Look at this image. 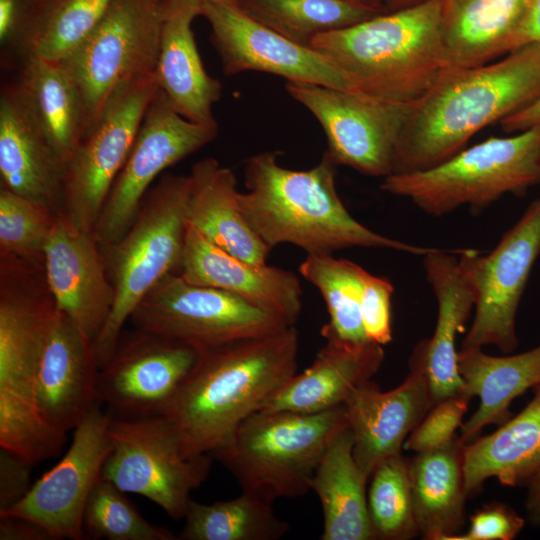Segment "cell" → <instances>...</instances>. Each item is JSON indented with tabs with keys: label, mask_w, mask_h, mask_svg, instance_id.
<instances>
[{
	"label": "cell",
	"mask_w": 540,
	"mask_h": 540,
	"mask_svg": "<svg viewBox=\"0 0 540 540\" xmlns=\"http://www.w3.org/2000/svg\"><path fill=\"white\" fill-rule=\"evenodd\" d=\"M538 96L540 42L525 44L498 61L446 69L409 108L397 139L392 174L417 172L444 162L480 130Z\"/></svg>",
	"instance_id": "obj_1"
},
{
	"label": "cell",
	"mask_w": 540,
	"mask_h": 540,
	"mask_svg": "<svg viewBox=\"0 0 540 540\" xmlns=\"http://www.w3.org/2000/svg\"><path fill=\"white\" fill-rule=\"evenodd\" d=\"M294 325L257 338L200 349L164 416L175 426L186 458L211 454L293 376Z\"/></svg>",
	"instance_id": "obj_2"
},
{
	"label": "cell",
	"mask_w": 540,
	"mask_h": 540,
	"mask_svg": "<svg viewBox=\"0 0 540 540\" xmlns=\"http://www.w3.org/2000/svg\"><path fill=\"white\" fill-rule=\"evenodd\" d=\"M336 165L327 151L308 170L282 167L276 152L247 159V192H240L239 203L247 223L269 248L287 243L307 254L386 248L421 256L436 249L383 236L357 221L337 193Z\"/></svg>",
	"instance_id": "obj_3"
},
{
	"label": "cell",
	"mask_w": 540,
	"mask_h": 540,
	"mask_svg": "<svg viewBox=\"0 0 540 540\" xmlns=\"http://www.w3.org/2000/svg\"><path fill=\"white\" fill-rule=\"evenodd\" d=\"M442 10L443 0H422L320 34L310 47L344 73L354 93L411 107L448 69L442 42Z\"/></svg>",
	"instance_id": "obj_4"
},
{
	"label": "cell",
	"mask_w": 540,
	"mask_h": 540,
	"mask_svg": "<svg viewBox=\"0 0 540 540\" xmlns=\"http://www.w3.org/2000/svg\"><path fill=\"white\" fill-rule=\"evenodd\" d=\"M348 426L344 405L316 413L259 410L210 455L243 491L296 498L310 491L329 445Z\"/></svg>",
	"instance_id": "obj_5"
},
{
	"label": "cell",
	"mask_w": 540,
	"mask_h": 540,
	"mask_svg": "<svg viewBox=\"0 0 540 540\" xmlns=\"http://www.w3.org/2000/svg\"><path fill=\"white\" fill-rule=\"evenodd\" d=\"M189 199V175L163 176L146 193L128 231L119 240L100 245L115 300L93 342L99 369L110 359L124 324L144 296L165 275L179 272Z\"/></svg>",
	"instance_id": "obj_6"
},
{
	"label": "cell",
	"mask_w": 540,
	"mask_h": 540,
	"mask_svg": "<svg viewBox=\"0 0 540 540\" xmlns=\"http://www.w3.org/2000/svg\"><path fill=\"white\" fill-rule=\"evenodd\" d=\"M540 183V126L491 137L431 168L384 178L380 188L432 216L461 206L481 209Z\"/></svg>",
	"instance_id": "obj_7"
},
{
	"label": "cell",
	"mask_w": 540,
	"mask_h": 540,
	"mask_svg": "<svg viewBox=\"0 0 540 540\" xmlns=\"http://www.w3.org/2000/svg\"><path fill=\"white\" fill-rule=\"evenodd\" d=\"M159 90L155 72L116 86L65 164L63 214L92 232Z\"/></svg>",
	"instance_id": "obj_8"
},
{
	"label": "cell",
	"mask_w": 540,
	"mask_h": 540,
	"mask_svg": "<svg viewBox=\"0 0 540 540\" xmlns=\"http://www.w3.org/2000/svg\"><path fill=\"white\" fill-rule=\"evenodd\" d=\"M112 449L102 477L125 493L144 496L174 520H183L191 493L206 480L213 457L186 458L175 426L164 415L112 416Z\"/></svg>",
	"instance_id": "obj_9"
},
{
	"label": "cell",
	"mask_w": 540,
	"mask_h": 540,
	"mask_svg": "<svg viewBox=\"0 0 540 540\" xmlns=\"http://www.w3.org/2000/svg\"><path fill=\"white\" fill-rule=\"evenodd\" d=\"M134 328L198 349L264 337L288 326L283 318L228 291L194 285L179 273L165 275L131 314Z\"/></svg>",
	"instance_id": "obj_10"
},
{
	"label": "cell",
	"mask_w": 540,
	"mask_h": 540,
	"mask_svg": "<svg viewBox=\"0 0 540 540\" xmlns=\"http://www.w3.org/2000/svg\"><path fill=\"white\" fill-rule=\"evenodd\" d=\"M539 253L540 197L488 254L458 251L462 275L475 297L473 322L461 350L494 345L509 353L517 347L516 313Z\"/></svg>",
	"instance_id": "obj_11"
},
{
	"label": "cell",
	"mask_w": 540,
	"mask_h": 540,
	"mask_svg": "<svg viewBox=\"0 0 540 540\" xmlns=\"http://www.w3.org/2000/svg\"><path fill=\"white\" fill-rule=\"evenodd\" d=\"M50 324L23 306L0 312V447L32 465L56 457L66 434L38 406V371Z\"/></svg>",
	"instance_id": "obj_12"
},
{
	"label": "cell",
	"mask_w": 540,
	"mask_h": 540,
	"mask_svg": "<svg viewBox=\"0 0 540 540\" xmlns=\"http://www.w3.org/2000/svg\"><path fill=\"white\" fill-rule=\"evenodd\" d=\"M165 4L113 0L89 38L61 62L80 90L89 125L116 86L155 72Z\"/></svg>",
	"instance_id": "obj_13"
},
{
	"label": "cell",
	"mask_w": 540,
	"mask_h": 540,
	"mask_svg": "<svg viewBox=\"0 0 540 540\" xmlns=\"http://www.w3.org/2000/svg\"><path fill=\"white\" fill-rule=\"evenodd\" d=\"M218 135V124L192 122L176 112L159 89L139 127L93 234L99 245L119 240L137 217L154 179Z\"/></svg>",
	"instance_id": "obj_14"
},
{
	"label": "cell",
	"mask_w": 540,
	"mask_h": 540,
	"mask_svg": "<svg viewBox=\"0 0 540 540\" xmlns=\"http://www.w3.org/2000/svg\"><path fill=\"white\" fill-rule=\"evenodd\" d=\"M199 353L193 345L157 333L123 330L99 369L98 401L114 417L163 415Z\"/></svg>",
	"instance_id": "obj_15"
},
{
	"label": "cell",
	"mask_w": 540,
	"mask_h": 540,
	"mask_svg": "<svg viewBox=\"0 0 540 540\" xmlns=\"http://www.w3.org/2000/svg\"><path fill=\"white\" fill-rule=\"evenodd\" d=\"M288 94L322 126L328 154L338 165L375 177L393 172L397 139L409 106L306 82L287 81Z\"/></svg>",
	"instance_id": "obj_16"
},
{
	"label": "cell",
	"mask_w": 540,
	"mask_h": 540,
	"mask_svg": "<svg viewBox=\"0 0 540 540\" xmlns=\"http://www.w3.org/2000/svg\"><path fill=\"white\" fill-rule=\"evenodd\" d=\"M200 15L210 24L226 76L260 71L354 93L344 73L326 56L260 23L236 0H201Z\"/></svg>",
	"instance_id": "obj_17"
},
{
	"label": "cell",
	"mask_w": 540,
	"mask_h": 540,
	"mask_svg": "<svg viewBox=\"0 0 540 540\" xmlns=\"http://www.w3.org/2000/svg\"><path fill=\"white\" fill-rule=\"evenodd\" d=\"M100 404L97 402L73 429L71 445L62 459L33 483L22 500L0 515L31 520L54 539H86L84 509L112 449V415Z\"/></svg>",
	"instance_id": "obj_18"
},
{
	"label": "cell",
	"mask_w": 540,
	"mask_h": 540,
	"mask_svg": "<svg viewBox=\"0 0 540 540\" xmlns=\"http://www.w3.org/2000/svg\"><path fill=\"white\" fill-rule=\"evenodd\" d=\"M344 407L354 436V458L370 477L381 462L401 454L405 440L432 407L420 343L399 386L381 391L368 380L351 392Z\"/></svg>",
	"instance_id": "obj_19"
},
{
	"label": "cell",
	"mask_w": 540,
	"mask_h": 540,
	"mask_svg": "<svg viewBox=\"0 0 540 540\" xmlns=\"http://www.w3.org/2000/svg\"><path fill=\"white\" fill-rule=\"evenodd\" d=\"M43 270L56 309L94 342L111 314L115 291L93 232L75 228L60 212L44 247Z\"/></svg>",
	"instance_id": "obj_20"
},
{
	"label": "cell",
	"mask_w": 540,
	"mask_h": 540,
	"mask_svg": "<svg viewBox=\"0 0 540 540\" xmlns=\"http://www.w3.org/2000/svg\"><path fill=\"white\" fill-rule=\"evenodd\" d=\"M98 373L93 340L56 309L38 371L43 418L62 433L74 429L99 402Z\"/></svg>",
	"instance_id": "obj_21"
},
{
	"label": "cell",
	"mask_w": 540,
	"mask_h": 540,
	"mask_svg": "<svg viewBox=\"0 0 540 540\" xmlns=\"http://www.w3.org/2000/svg\"><path fill=\"white\" fill-rule=\"evenodd\" d=\"M178 273L191 284L238 295L290 325L302 311L303 290L293 272L240 259L210 242L189 223Z\"/></svg>",
	"instance_id": "obj_22"
},
{
	"label": "cell",
	"mask_w": 540,
	"mask_h": 540,
	"mask_svg": "<svg viewBox=\"0 0 540 540\" xmlns=\"http://www.w3.org/2000/svg\"><path fill=\"white\" fill-rule=\"evenodd\" d=\"M64 165L34 121L14 83L0 96L2 187L63 212Z\"/></svg>",
	"instance_id": "obj_23"
},
{
	"label": "cell",
	"mask_w": 540,
	"mask_h": 540,
	"mask_svg": "<svg viewBox=\"0 0 540 540\" xmlns=\"http://www.w3.org/2000/svg\"><path fill=\"white\" fill-rule=\"evenodd\" d=\"M321 335L326 342L313 363L293 375L261 410L316 413L344 405L351 392L380 369L382 345L342 340L324 325Z\"/></svg>",
	"instance_id": "obj_24"
},
{
	"label": "cell",
	"mask_w": 540,
	"mask_h": 540,
	"mask_svg": "<svg viewBox=\"0 0 540 540\" xmlns=\"http://www.w3.org/2000/svg\"><path fill=\"white\" fill-rule=\"evenodd\" d=\"M200 12L201 0H166L155 74L176 112L192 122L214 124L212 109L222 85L207 73L197 49L192 23Z\"/></svg>",
	"instance_id": "obj_25"
},
{
	"label": "cell",
	"mask_w": 540,
	"mask_h": 540,
	"mask_svg": "<svg viewBox=\"0 0 540 540\" xmlns=\"http://www.w3.org/2000/svg\"><path fill=\"white\" fill-rule=\"evenodd\" d=\"M423 257L426 279L437 301L433 335L420 342L434 406L445 398L463 393L456 340L474 308L475 297L455 255L436 248Z\"/></svg>",
	"instance_id": "obj_26"
},
{
	"label": "cell",
	"mask_w": 540,
	"mask_h": 540,
	"mask_svg": "<svg viewBox=\"0 0 540 540\" xmlns=\"http://www.w3.org/2000/svg\"><path fill=\"white\" fill-rule=\"evenodd\" d=\"M534 0H443L442 42L448 68L491 62L514 49Z\"/></svg>",
	"instance_id": "obj_27"
},
{
	"label": "cell",
	"mask_w": 540,
	"mask_h": 540,
	"mask_svg": "<svg viewBox=\"0 0 540 540\" xmlns=\"http://www.w3.org/2000/svg\"><path fill=\"white\" fill-rule=\"evenodd\" d=\"M189 179L188 223L224 251L251 263H266L271 248L243 215L234 172L205 158L193 165Z\"/></svg>",
	"instance_id": "obj_28"
},
{
	"label": "cell",
	"mask_w": 540,
	"mask_h": 540,
	"mask_svg": "<svg viewBox=\"0 0 540 540\" xmlns=\"http://www.w3.org/2000/svg\"><path fill=\"white\" fill-rule=\"evenodd\" d=\"M516 416L493 433L472 440L463 448V474L467 497L495 477L506 486L527 484L540 470V384Z\"/></svg>",
	"instance_id": "obj_29"
},
{
	"label": "cell",
	"mask_w": 540,
	"mask_h": 540,
	"mask_svg": "<svg viewBox=\"0 0 540 540\" xmlns=\"http://www.w3.org/2000/svg\"><path fill=\"white\" fill-rule=\"evenodd\" d=\"M14 85L65 168L89 125L75 81L61 63L29 54Z\"/></svg>",
	"instance_id": "obj_30"
},
{
	"label": "cell",
	"mask_w": 540,
	"mask_h": 540,
	"mask_svg": "<svg viewBox=\"0 0 540 540\" xmlns=\"http://www.w3.org/2000/svg\"><path fill=\"white\" fill-rule=\"evenodd\" d=\"M459 372L463 393L478 396L476 412L461 426L460 440L467 444L487 425L503 424L511 415L512 401L540 384V345L510 356H491L482 349L460 350Z\"/></svg>",
	"instance_id": "obj_31"
},
{
	"label": "cell",
	"mask_w": 540,
	"mask_h": 540,
	"mask_svg": "<svg viewBox=\"0 0 540 540\" xmlns=\"http://www.w3.org/2000/svg\"><path fill=\"white\" fill-rule=\"evenodd\" d=\"M350 427L331 442L310 483L323 511L322 540L375 539L368 512L366 484L369 477L353 455Z\"/></svg>",
	"instance_id": "obj_32"
},
{
	"label": "cell",
	"mask_w": 540,
	"mask_h": 540,
	"mask_svg": "<svg viewBox=\"0 0 540 540\" xmlns=\"http://www.w3.org/2000/svg\"><path fill=\"white\" fill-rule=\"evenodd\" d=\"M464 445L456 437L408 460L414 517L424 539L449 540L464 525Z\"/></svg>",
	"instance_id": "obj_33"
},
{
	"label": "cell",
	"mask_w": 540,
	"mask_h": 540,
	"mask_svg": "<svg viewBox=\"0 0 540 540\" xmlns=\"http://www.w3.org/2000/svg\"><path fill=\"white\" fill-rule=\"evenodd\" d=\"M272 500L250 491L226 501L200 503L191 499L181 540H278L290 530L277 516Z\"/></svg>",
	"instance_id": "obj_34"
},
{
	"label": "cell",
	"mask_w": 540,
	"mask_h": 540,
	"mask_svg": "<svg viewBox=\"0 0 540 540\" xmlns=\"http://www.w3.org/2000/svg\"><path fill=\"white\" fill-rule=\"evenodd\" d=\"M260 23L310 47L318 35L368 20L381 9L355 0H236Z\"/></svg>",
	"instance_id": "obj_35"
},
{
	"label": "cell",
	"mask_w": 540,
	"mask_h": 540,
	"mask_svg": "<svg viewBox=\"0 0 540 540\" xmlns=\"http://www.w3.org/2000/svg\"><path fill=\"white\" fill-rule=\"evenodd\" d=\"M365 269L332 254H307L300 274L321 293L330 316L324 324L342 340L368 341L361 317L362 275Z\"/></svg>",
	"instance_id": "obj_36"
},
{
	"label": "cell",
	"mask_w": 540,
	"mask_h": 540,
	"mask_svg": "<svg viewBox=\"0 0 540 540\" xmlns=\"http://www.w3.org/2000/svg\"><path fill=\"white\" fill-rule=\"evenodd\" d=\"M113 0H47L38 15L26 55L61 63L89 38Z\"/></svg>",
	"instance_id": "obj_37"
},
{
	"label": "cell",
	"mask_w": 540,
	"mask_h": 540,
	"mask_svg": "<svg viewBox=\"0 0 540 540\" xmlns=\"http://www.w3.org/2000/svg\"><path fill=\"white\" fill-rule=\"evenodd\" d=\"M370 477L367 502L375 539L408 540L418 535L408 460L401 454L391 457Z\"/></svg>",
	"instance_id": "obj_38"
},
{
	"label": "cell",
	"mask_w": 540,
	"mask_h": 540,
	"mask_svg": "<svg viewBox=\"0 0 540 540\" xmlns=\"http://www.w3.org/2000/svg\"><path fill=\"white\" fill-rule=\"evenodd\" d=\"M83 530L85 536L94 539H177L168 528L148 522L126 497L125 492L102 476L87 500Z\"/></svg>",
	"instance_id": "obj_39"
},
{
	"label": "cell",
	"mask_w": 540,
	"mask_h": 540,
	"mask_svg": "<svg viewBox=\"0 0 540 540\" xmlns=\"http://www.w3.org/2000/svg\"><path fill=\"white\" fill-rule=\"evenodd\" d=\"M57 215L46 205L1 187V256L8 260L43 261L44 247Z\"/></svg>",
	"instance_id": "obj_40"
},
{
	"label": "cell",
	"mask_w": 540,
	"mask_h": 540,
	"mask_svg": "<svg viewBox=\"0 0 540 540\" xmlns=\"http://www.w3.org/2000/svg\"><path fill=\"white\" fill-rule=\"evenodd\" d=\"M471 398L464 393L439 401L431 407L404 442L403 448L416 453L439 449L451 443L462 426Z\"/></svg>",
	"instance_id": "obj_41"
},
{
	"label": "cell",
	"mask_w": 540,
	"mask_h": 540,
	"mask_svg": "<svg viewBox=\"0 0 540 540\" xmlns=\"http://www.w3.org/2000/svg\"><path fill=\"white\" fill-rule=\"evenodd\" d=\"M393 284L385 277L364 270L361 288V317L367 338L380 345L392 340L391 297Z\"/></svg>",
	"instance_id": "obj_42"
},
{
	"label": "cell",
	"mask_w": 540,
	"mask_h": 540,
	"mask_svg": "<svg viewBox=\"0 0 540 540\" xmlns=\"http://www.w3.org/2000/svg\"><path fill=\"white\" fill-rule=\"evenodd\" d=\"M524 526V519L504 504L485 505L470 517V527L449 540H512Z\"/></svg>",
	"instance_id": "obj_43"
},
{
	"label": "cell",
	"mask_w": 540,
	"mask_h": 540,
	"mask_svg": "<svg viewBox=\"0 0 540 540\" xmlns=\"http://www.w3.org/2000/svg\"><path fill=\"white\" fill-rule=\"evenodd\" d=\"M32 466L22 457L6 449H0V514L27 495L33 485Z\"/></svg>",
	"instance_id": "obj_44"
},
{
	"label": "cell",
	"mask_w": 540,
	"mask_h": 540,
	"mask_svg": "<svg viewBox=\"0 0 540 540\" xmlns=\"http://www.w3.org/2000/svg\"><path fill=\"white\" fill-rule=\"evenodd\" d=\"M0 540H55L39 524L21 517L0 515Z\"/></svg>",
	"instance_id": "obj_45"
},
{
	"label": "cell",
	"mask_w": 540,
	"mask_h": 540,
	"mask_svg": "<svg viewBox=\"0 0 540 540\" xmlns=\"http://www.w3.org/2000/svg\"><path fill=\"white\" fill-rule=\"evenodd\" d=\"M499 123L504 132L511 134L540 126V96Z\"/></svg>",
	"instance_id": "obj_46"
},
{
	"label": "cell",
	"mask_w": 540,
	"mask_h": 540,
	"mask_svg": "<svg viewBox=\"0 0 540 540\" xmlns=\"http://www.w3.org/2000/svg\"><path fill=\"white\" fill-rule=\"evenodd\" d=\"M532 42H540V0L533 1L531 9L516 36L513 50Z\"/></svg>",
	"instance_id": "obj_47"
},
{
	"label": "cell",
	"mask_w": 540,
	"mask_h": 540,
	"mask_svg": "<svg viewBox=\"0 0 540 540\" xmlns=\"http://www.w3.org/2000/svg\"><path fill=\"white\" fill-rule=\"evenodd\" d=\"M525 507L530 521L540 525V470L528 483Z\"/></svg>",
	"instance_id": "obj_48"
},
{
	"label": "cell",
	"mask_w": 540,
	"mask_h": 540,
	"mask_svg": "<svg viewBox=\"0 0 540 540\" xmlns=\"http://www.w3.org/2000/svg\"><path fill=\"white\" fill-rule=\"evenodd\" d=\"M413 0H388V3L390 6L396 8L397 9H401V8H404L406 7V4L405 3H408V2H411Z\"/></svg>",
	"instance_id": "obj_49"
},
{
	"label": "cell",
	"mask_w": 540,
	"mask_h": 540,
	"mask_svg": "<svg viewBox=\"0 0 540 540\" xmlns=\"http://www.w3.org/2000/svg\"><path fill=\"white\" fill-rule=\"evenodd\" d=\"M355 1L362 2V3L368 4V5H372V6H375V7H378V8H380V4L382 2V0H355Z\"/></svg>",
	"instance_id": "obj_50"
}]
</instances>
